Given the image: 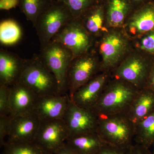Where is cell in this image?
Returning a JSON list of instances; mask_svg holds the SVG:
<instances>
[{
    "mask_svg": "<svg viewBox=\"0 0 154 154\" xmlns=\"http://www.w3.org/2000/svg\"><path fill=\"white\" fill-rule=\"evenodd\" d=\"M139 91L130 83L114 78L109 81L91 110L98 116L127 114Z\"/></svg>",
    "mask_w": 154,
    "mask_h": 154,
    "instance_id": "1",
    "label": "cell"
},
{
    "mask_svg": "<svg viewBox=\"0 0 154 154\" xmlns=\"http://www.w3.org/2000/svg\"><path fill=\"white\" fill-rule=\"evenodd\" d=\"M19 82L33 91L38 98L61 95L56 78L39 55L24 59Z\"/></svg>",
    "mask_w": 154,
    "mask_h": 154,
    "instance_id": "2",
    "label": "cell"
},
{
    "mask_svg": "<svg viewBox=\"0 0 154 154\" xmlns=\"http://www.w3.org/2000/svg\"><path fill=\"white\" fill-rule=\"evenodd\" d=\"M97 133L107 144L128 147L133 145L135 125L125 113L99 116Z\"/></svg>",
    "mask_w": 154,
    "mask_h": 154,
    "instance_id": "3",
    "label": "cell"
},
{
    "mask_svg": "<svg viewBox=\"0 0 154 154\" xmlns=\"http://www.w3.org/2000/svg\"><path fill=\"white\" fill-rule=\"evenodd\" d=\"M70 11L59 0L52 1L38 17L34 28L40 47L49 43L56 34L72 19Z\"/></svg>",
    "mask_w": 154,
    "mask_h": 154,
    "instance_id": "4",
    "label": "cell"
},
{
    "mask_svg": "<svg viewBox=\"0 0 154 154\" xmlns=\"http://www.w3.org/2000/svg\"><path fill=\"white\" fill-rule=\"evenodd\" d=\"M38 55L56 78L61 95L68 94L67 74L73 59L71 51L59 42L51 41L41 48Z\"/></svg>",
    "mask_w": 154,
    "mask_h": 154,
    "instance_id": "5",
    "label": "cell"
},
{
    "mask_svg": "<svg viewBox=\"0 0 154 154\" xmlns=\"http://www.w3.org/2000/svg\"><path fill=\"white\" fill-rule=\"evenodd\" d=\"M99 71H101V62L93 53L88 51L74 58L67 74V89L70 98L96 75Z\"/></svg>",
    "mask_w": 154,
    "mask_h": 154,
    "instance_id": "6",
    "label": "cell"
},
{
    "mask_svg": "<svg viewBox=\"0 0 154 154\" xmlns=\"http://www.w3.org/2000/svg\"><path fill=\"white\" fill-rule=\"evenodd\" d=\"M72 53L74 58L85 54L94 44V37L87 32L79 18H74L53 37Z\"/></svg>",
    "mask_w": 154,
    "mask_h": 154,
    "instance_id": "7",
    "label": "cell"
},
{
    "mask_svg": "<svg viewBox=\"0 0 154 154\" xmlns=\"http://www.w3.org/2000/svg\"><path fill=\"white\" fill-rule=\"evenodd\" d=\"M154 62V58L133 55L122 61L111 72L114 78L124 80L140 90L145 87Z\"/></svg>",
    "mask_w": 154,
    "mask_h": 154,
    "instance_id": "8",
    "label": "cell"
},
{
    "mask_svg": "<svg viewBox=\"0 0 154 154\" xmlns=\"http://www.w3.org/2000/svg\"><path fill=\"white\" fill-rule=\"evenodd\" d=\"M128 45L127 39L120 32L111 31L105 34L99 43L102 72L113 71L121 62Z\"/></svg>",
    "mask_w": 154,
    "mask_h": 154,
    "instance_id": "9",
    "label": "cell"
},
{
    "mask_svg": "<svg viewBox=\"0 0 154 154\" xmlns=\"http://www.w3.org/2000/svg\"><path fill=\"white\" fill-rule=\"evenodd\" d=\"M63 119L69 136L97 133L99 116L92 110L77 106L69 96Z\"/></svg>",
    "mask_w": 154,
    "mask_h": 154,
    "instance_id": "10",
    "label": "cell"
},
{
    "mask_svg": "<svg viewBox=\"0 0 154 154\" xmlns=\"http://www.w3.org/2000/svg\"><path fill=\"white\" fill-rule=\"evenodd\" d=\"M42 122L34 113L10 115L8 134L6 142L10 143L35 141Z\"/></svg>",
    "mask_w": 154,
    "mask_h": 154,
    "instance_id": "11",
    "label": "cell"
},
{
    "mask_svg": "<svg viewBox=\"0 0 154 154\" xmlns=\"http://www.w3.org/2000/svg\"><path fill=\"white\" fill-rule=\"evenodd\" d=\"M69 136L63 119L42 122L35 141L48 153H54Z\"/></svg>",
    "mask_w": 154,
    "mask_h": 154,
    "instance_id": "12",
    "label": "cell"
},
{
    "mask_svg": "<svg viewBox=\"0 0 154 154\" xmlns=\"http://www.w3.org/2000/svg\"><path fill=\"white\" fill-rule=\"evenodd\" d=\"M110 75L109 72H103L96 75L78 89L70 98L77 106L91 110L110 81Z\"/></svg>",
    "mask_w": 154,
    "mask_h": 154,
    "instance_id": "13",
    "label": "cell"
},
{
    "mask_svg": "<svg viewBox=\"0 0 154 154\" xmlns=\"http://www.w3.org/2000/svg\"><path fill=\"white\" fill-rule=\"evenodd\" d=\"M69 95H49L37 99L33 113L42 122L63 119L67 107Z\"/></svg>",
    "mask_w": 154,
    "mask_h": 154,
    "instance_id": "14",
    "label": "cell"
},
{
    "mask_svg": "<svg viewBox=\"0 0 154 154\" xmlns=\"http://www.w3.org/2000/svg\"><path fill=\"white\" fill-rule=\"evenodd\" d=\"M11 114L25 115L33 112L38 97L23 83L18 82L10 87Z\"/></svg>",
    "mask_w": 154,
    "mask_h": 154,
    "instance_id": "15",
    "label": "cell"
},
{
    "mask_svg": "<svg viewBox=\"0 0 154 154\" xmlns=\"http://www.w3.org/2000/svg\"><path fill=\"white\" fill-rule=\"evenodd\" d=\"M127 32L132 37L141 36L154 30V1L146 2L130 17Z\"/></svg>",
    "mask_w": 154,
    "mask_h": 154,
    "instance_id": "16",
    "label": "cell"
},
{
    "mask_svg": "<svg viewBox=\"0 0 154 154\" xmlns=\"http://www.w3.org/2000/svg\"><path fill=\"white\" fill-rule=\"evenodd\" d=\"M24 59L15 54L0 50V85L11 87L18 82L24 64Z\"/></svg>",
    "mask_w": 154,
    "mask_h": 154,
    "instance_id": "17",
    "label": "cell"
},
{
    "mask_svg": "<svg viewBox=\"0 0 154 154\" xmlns=\"http://www.w3.org/2000/svg\"><path fill=\"white\" fill-rule=\"evenodd\" d=\"M154 111V92L149 88L140 89L127 113L135 125Z\"/></svg>",
    "mask_w": 154,
    "mask_h": 154,
    "instance_id": "18",
    "label": "cell"
},
{
    "mask_svg": "<svg viewBox=\"0 0 154 154\" xmlns=\"http://www.w3.org/2000/svg\"><path fill=\"white\" fill-rule=\"evenodd\" d=\"M66 145L77 154H96L105 143L97 133L69 136Z\"/></svg>",
    "mask_w": 154,
    "mask_h": 154,
    "instance_id": "19",
    "label": "cell"
},
{
    "mask_svg": "<svg viewBox=\"0 0 154 154\" xmlns=\"http://www.w3.org/2000/svg\"><path fill=\"white\" fill-rule=\"evenodd\" d=\"M83 27L93 37L99 36L104 30L105 9L100 2L87 10L79 18Z\"/></svg>",
    "mask_w": 154,
    "mask_h": 154,
    "instance_id": "20",
    "label": "cell"
},
{
    "mask_svg": "<svg viewBox=\"0 0 154 154\" xmlns=\"http://www.w3.org/2000/svg\"><path fill=\"white\" fill-rule=\"evenodd\" d=\"M130 9V0H109L106 12L108 25L113 28L121 26Z\"/></svg>",
    "mask_w": 154,
    "mask_h": 154,
    "instance_id": "21",
    "label": "cell"
},
{
    "mask_svg": "<svg viewBox=\"0 0 154 154\" xmlns=\"http://www.w3.org/2000/svg\"><path fill=\"white\" fill-rule=\"evenodd\" d=\"M134 140L149 149L154 144V111L135 125Z\"/></svg>",
    "mask_w": 154,
    "mask_h": 154,
    "instance_id": "22",
    "label": "cell"
},
{
    "mask_svg": "<svg viewBox=\"0 0 154 154\" xmlns=\"http://www.w3.org/2000/svg\"><path fill=\"white\" fill-rule=\"evenodd\" d=\"M22 31L19 23L13 19L3 20L0 23L1 44L10 46L17 44L21 40Z\"/></svg>",
    "mask_w": 154,
    "mask_h": 154,
    "instance_id": "23",
    "label": "cell"
},
{
    "mask_svg": "<svg viewBox=\"0 0 154 154\" xmlns=\"http://www.w3.org/2000/svg\"><path fill=\"white\" fill-rule=\"evenodd\" d=\"M51 0H20L19 7L26 19L35 26L38 17L50 5Z\"/></svg>",
    "mask_w": 154,
    "mask_h": 154,
    "instance_id": "24",
    "label": "cell"
},
{
    "mask_svg": "<svg viewBox=\"0 0 154 154\" xmlns=\"http://www.w3.org/2000/svg\"><path fill=\"white\" fill-rule=\"evenodd\" d=\"M2 154H49L36 142L10 143L6 142Z\"/></svg>",
    "mask_w": 154,
    "mask_h": 154,
    "instance_id": "25",
    "label": "cell"
},
{
    "mask_svg": "<svg viewBox=\"0 0 154 154\" xmlns=\"http://www.w3.org/2000/svg\"><path fill=\"white\" fill-rule=\"evenodd\" d=\"M65 4L74 18H79L87 10L100 0H59Z\"/></svg>",
    "mask_w": 154,
    "mask_h": 154,
    "instance_id": "26",
    "label": "cell"
},
{
    "mask_svg": "<svg viewBox=\"0 0 154 154\" xmlns=\"http://www.w3.org/2000/svg\"><path fill=\"white\" fill-rule=\"evenodd\" d=\"M11 114L10 87L0 85V116Z\"/></svg>",
    "mask_w": 154,
    "mask_h": 154,
    "instance_id": "27",
    "label": "cell"
},
{
    "mask_svg": "<svg viewBox=\"0 0 154 154\" xmlns=\"http://www.w3.org/2000/svg\"><path fill=\"white\" fill-rule=\"evenodd\" d=\"M139 47L150 57H154V30L141 36Z\"/></svg>",
    "mask_w": 154,
    "mask_h": 154,
    "instance_id": "28",
    "label": "cell"
},
{
    "mask_svg": "<svg viewBox=\"0 0 154 154\" xmlns=\"http://www.w3.org/2000/svg\"><path fill=\"white\" fill-rule=\"evenodd\" d=\"M134 145L123 148L105 144L96 154H133Z\"/></svg>",
    "mask_w": 154,
    "mask_h": 154,
    "instance_id": "29",
    "label": "cell"
},
{
    "mask_svg": "<svg viewBox=\"0 0 154 154\" xmlns=\"http://www.w3.org/2000/svg\"><path fill=\"white\" fill-rule=\"evenodd\" d=\"M10 115L0 116V146L3 147L8 137L10 125Z\"/></svg>",
    "mask_w": 154,
    "mask_h": 154,
    "instance_id": "30",
    "label": "cell"
},
{
    "mask_svg": "<svg viewBox=\"0 0 154 154\" xmlns=\"http://www.w3.org/2000/svg\"><path fill=\"white\" fill-rule=\"evenodd\" d=\"M20 0H0L1 10L9 11L19 6Z\"/></svg>",
    "mask_w": 154,
    "mask_h": 154,
    "instance_id": "31",
    "label": "cell"
},
{
    "mask_svg": "<svg viewBox=\"0 0 154 154\" xmlns=\"http://www.w3.org/2000/svg\"><path fill=\"white\" fill-rule=\"evenodd\" d=\"M133 154H153L149 149L136 144L134 145Z\"/></svg>",
    "mask_w": 154,
    "mask_h": 154,
    "instance_id": "32",
    "label": "cell"
},
{
    "mask_svg": "<svg viewBox=\"0 0 154 154\" xmlns=\"http://www.w3.org/2000/svg\"><path fill=\"white\" fill-rule=\"evenodd\" d=\"M145 88H149L154 92V62Z\"/></svg>",
    "mask_w": 154,
    "mask_h": 154,
    "instance_id": "33",
    "label": "cell"
},
{
    "mask_svg": "<svg viewBox=\"0 0 154 154\" xmlns=\"http://www.w3.org/2000/svg\"><path fill=\"white\" fill-rule=\"evenodd\" d=\"M54 154H77L73 152L70 149H69L65 144L61 146L57 150L53 153Z\"/></svg>",
    "mask_w": 154,
    "mask_h": 154,
    "instance_id": "34",
    "label": "cell"
},
{
    "mask_svg": "<svg viewBox=\"0 0 154 154\" xmlns=\"http://www.w3.org/2000/svg\"><path fill=\"white\" fill-rule=\"evenodd\" d=\"M131 1H132L133 2H143L144 1H147V2H149V1L148 0H131Z\"/></svg>",
    "mask_w": 154,
    "mask_h": 154,
    "instance_id": "35",
    "label": "cell"
},
{
    "mask_svg": "<svg viewBox=\"0 0 154 154\" xmlns=\"http://www.w3.org/2000/svg\"><path fill=\"white\" fill-rule=\"evenodd\" d=\"M153 151L152 152L153 154H154V144L153 145Z\"/></svg>",
    "mask_w": 154,
    "mask_h": 154,
    "instance_id": "36",
    "label": "cell"
},
{
    "mask_svg": "<svg viewBox=\"0 0 154 154\" xmlns=\"http://www.w3.org/2000/svg\"><path fill=\"white\" fill-rule=\"evenodd\" d=\"M51 1H55V0H51Z\"/></svg>",
    "mask_w": 154,
    "mask_h": 154,
    "instance_id": "37",
    "label": "cell"
},
{
    "mask_svg": "<svg viewBox=\"0 0 154 154\" xmlns=\"http://www.w3.org/2000/svg\"></svg>",
    "mask_w": 154,
    "mask_h": 154,
    "instance_id": "38",
    "label": "cell"
}]
</instances>
